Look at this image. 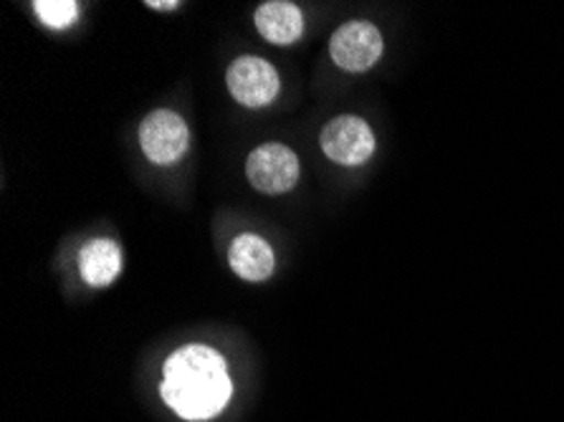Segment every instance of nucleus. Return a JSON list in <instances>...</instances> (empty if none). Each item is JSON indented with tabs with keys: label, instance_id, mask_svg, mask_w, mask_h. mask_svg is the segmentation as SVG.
Returning a JSON list of instances; mask_svg holds the SVG:
<instances>
[{
	"label": "nucleus",
	"instance_id": "obj_7",
	"mask_svg": "<svg viewBox=\"0 0 564 422\" xmlns=\"http://www.w3.org/2000/svg\"><path fill=\"white\" fill-rule=\"evenodd\" d=\"M228 261L234 273L243 281H267L276 263L271 246L256 232H243L230 244Z\"/></svg>",
	"mask_w": 564,
	"mask_h": 422
},
{
	"label": "nucleus",
	"instance_id": "obj_9",
	"mask_svg": "<svg viewBox=\"0 0 564 422\" xmlns=\"http://www.w3.org/2000/svg\"><path fill=\"white\" fill-rule=\"evenodd\" d=\"M79 271L89 286H109L119 275V271H122V251L109 238L89 240L79 253Z\"/></svg>",
	"mask_w": 564,
	"mask_h": 422
},
{
	"label": "nucleus",
	"instance_id": "obj_4",
	"mask_svg": "<svg viewBox=\"0 0 564 422\" xmlns=\"http://www.w3.org/2000/svg\"><path fill=\"white\" fill-rule=\"evenodd\" d=\"M319 144L332 162L345 167H357L365 165V162L372 158L375 134L365 119L345 115L332 119V122L322 129Z\"/></svg>",
	"mask_w": 564,
	"mask_h": 422
},
{
	"label": "nucleus",
	"instance_id": "obj_11",
	"mask_svg": "<svg viewBox=\"0 0 564 422\" xmlns=\"http://www.w3.org/2000/svg\"><path fill=\"white\" fill-rule=\"evenodd\" d=\"M181 3L177 0H167V3H158V0H150L148 8H155V11H173V8H177Z\"/></svg>",
	"mask_w": 564,
	"mask_h": 422
},
{
	"label": "nucleus",
	"instance_id": "obj_1",
	"mask_svg": "<svg viewBox=\"0 0 564 422\" xmlns=\"http://www.w3.org/2000/svg\"><path fill=\"white\" fill-rule=\"evenodd\" d=\"M162 400L177 418L210 420L226 408L234 385L226 359L216 349L191 344L173 351L162 367Z\"/></svg>",
	"mask_w": 564,
	"mask_h": 422
},
{
	"label": "nucleus",
	"instance_id": "obj_8",
	"mask_svg": "<svg viewBox=\"0 0 564 422\" xmlns=\"http://www.w3.org/2000/svg\"><path fill=\"white\" fill-rule=\"evenodd\" d=\"M256 29L269 43L276 46H289L299 41L304 31V15L299 6L286 3V0H271V3L259 6L256 11Z\"/></svg>",
	"mask_w": 564,
	"mask_h": 422
},
{
	"label": "nucleus",
	"instance_id": "obj_6",
	"mask_svg": "<svg viewBox=\"0 0 564 422\" xmlns=\"http://www.w3.org/2000/svg\"><path fill=\"white\" fill-rule=\"evenodd\" d=\"M246 175L259 193L281 195L299 183V158L286 144H261L249 154Z\"/></svg>",
	"mask_w": 564,
	"mask_h": 422
},
{
	"label": "nucleus",
	"instance_id": "obj_3",
	"mask_svg": "<svg viewBox=\"0 0 564 422\" xmlns=\"http://www.w3.org/2000/svg\"><path fill=\"white\" fill-rule=\"evenodd\" d=\"M226 84H228L230 97H234L238 105L251 107V109L271 105V101L279 97V89H281L279 72L267 62V58H259V56L236 58L228 68Z\"/></svg>",
	"mask_w": 564,
	"mask_h": 422
},
{
	"label": "nucleus",
	"instance_id": "obj_10",
	"mask_svg": "<svg viewBox=\"0 0 564 422\" xmlns=\"http://www.w3.org/2000/svg\"><path fill=\"white\" fill-rule=\"evenodd\" d=\"M33 11H36L41 23L54 31H62L79 19V6L74 0H39V3H33Z\"/></svg>",
	"mask_w": 564,
	"mask_h": 422
},
{
	"label": "nucleus",
	"instance_id": "obj_2",
	"mask_svg": "<svg viewBox=\"0 0 564 422\" xmlns=\"http://www.w3.org/2000/svg\"><path fill=\"white\" fill-rule=\"evenodd\" d=\"M187 142H191V132L177 111L158 109L142 119L140 144L148 160L155 165H175L177 160H183Z\"/></svg>",
	"mask_w": 564,
	"mask_h": 422
},
{
	"label": "nucleus",
	"instance_id": "obj_5",
	"mask_svg": "<svg viewBox=\"0 0 564 422\" xmlns=\"http://www.w3.org/2000/svg\"><path fill=\"white\" fill-rule=\"evenodd\" d=\"M332 62L349 74H362L372 68L382 56V36L372 23L349 21L332 33Z\"/></svg>",
	"mask_w": 564,
	"mask_h": 422
}]
</instances>
